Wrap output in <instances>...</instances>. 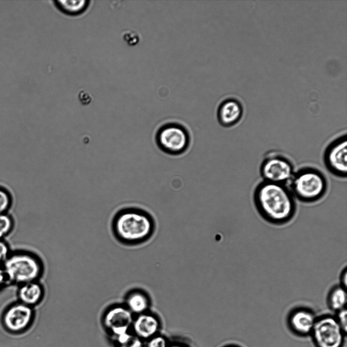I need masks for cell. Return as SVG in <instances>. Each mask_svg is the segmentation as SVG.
Listing matches in <instances>:
<instances>
[{
	"label": "cell",
	"instance_id": "cell-1",
	"mask_svg": "<svg viewBox=\"0 0 347 347\" xmlns=\"http://www.w3.org/2000/svg\"><path fill=\"white\" fill-rule=\"evenodd\" d=\"M253 201L260 215L273 224L288 222L296 210L295 198L284 184L263 180L254 190Z\"/></svg>",
	"mask_w": 347,
	"mask_h": 347
},
{
	"label": "cell",
	"instance_id": "cell-2",
	"mask_svg": "<svg viewBox=\"0 0 347 347\" xmlns=\"http://www.w3.org/2000/svg\"><path fill=\"white\" fill-rule=\"evenodd\" d=\"M154 228L151 214L135 206L121 208L115 213L111 222L114 236L118 241L126 245L136 244L147 240Z\"/></svg>",
	"mask_w": 347,
	"mask_h": 347
},
{
	"label": "cell",
	"instance_id": "cell-3",
	"mask_svg": "<svg viewBox=\"0 0 347 347\" xmlns=\"http://www.w3.org/2000/svg\"><path fill=\"white\" fill-rule=\"evenodd\" d=\"M2 267L9 286L17 287L40 280L45 270L44 263L38 254L22 249L12 251Z\"/></svg>",
	"mask_w": 347,
	"mask_h": 347
},
{
	"label": "cell",
	"instance_id": "cell-4",
	"mask_svg": "<svg viewBox=\"0 0 347 347\" xmlns=\"http://www.w3.org/2000/svg\"><path fill=\"white\" fill-rule=\"evenodd\" d=\"M290 190L300 202L310 203L321 200L328 189L325 174L315 167L306 166L295 172L290 181Z\"/></svg>",
	"mask_w": 347,
	"mask_h": 347
},
{
	"label": "cell",
	"instance_id": "cell-5",
	"mask_svg": "<svg viewBox=\"0 0 347 347\" xmlns=\"http://www.w3.org/2000/svg\"><path fill=\"white\" fill-rule=\"evenodd\" d=\"M345 334L335 317L324 315L317 318L310 335L316 347H343Z\"/></svg>",
	"mask_w": 347,
	"mask_h": 347
},
{
	"label": "cell",
	"instance_id": "cell-6",
	"mask_svg": "<svg viewBox=\"0 0 347 347\" xmlns=\"http://www.w3.org/2000/svg\"><path fill=\"white\" fill-rule=\"evenodd\" d=\"M155 141L164 152L171 155H178L184 152L190 143L187 130L176 122H167L157 130Z\"/></svg>",
	"mask_w": 347,
	"mask_h": 347
},
{
	"label": "cell",
	"instance_id": "cell-7",
	"mask_svg": "<svg viewBox=\"0 0 347 347\" xmlns=\"http://www.w3.org/2000/svg\"><path fill=\"white\" fill-rule=\"evenodd\" d=\"M260 172L263 180L286 184L292 179L295 172L292 162L285 156L274 153L262 161Z\"/></svg>",
	"mask_w": 347,
	"mask_h": 347
},
{
	"label": "cell",
	"instance_id": "cell-8",
	"mask_svg": "<svg viewBox=\"0 0 347 347\" xmlns=\"http://www.w3.org/2000/svg\"><path fill=\"white\" fill-rule=\"evenodd\" d=\"M134 318L133 314L123 303H115L104 310L102 324L113 339L130 332Z\"/></svg>",
	"mask_w": 347,
	"mask_h": 347
},
{
	"label": "cell",
	"instance_id": "cell-9",
	"mask_svg": "<svg viewBox=\"0 0 347 347\" xmlns=\"http://www.w3.org/2000/svg\"><path fill=\"white\" fill-rule=\"evenodd\" d=\"M347 137L341 135L334 139L326 147L323 161L328 171L340 178L347 175Z\"/></svg>",
	"mask_w": 347,
	"mask_h": 347
},
{
	"label": "cell",
	"instance_id": "cell-10",
	"mask_svg": "<svg viewBox=\"0 0 347 347\" xmlns=\"http://www.w3.org/2000/svg\"><path fill=\"white\" fill-rule=\"evenodd\" d=\"M35 316L34 308L17 301L5 308L2 321L4 327L9 332L19 333L30 326Z\"/></svg>",
	"mask_w": 347,
	"mask_h": 347
},
{
	"label": "cell",
	"instance_id": "cell-11",
	"mask_svg": "<svg viewBox=\"0 0 347 347\" xmlns=\"http://www.w3.org/2000/svg\"><path fill=\"white\" fill-rule=\"evenodd\" d=\"M161 321L155 314L147 311L134 318L131 329L133 333L145 341L160 333Z\"/></svg>",
	"mask_w": 347,
	"mask_h": 347
},
{
	"label": "cell",
	"instance_id": "cell-12",
	"mask_svg": "<svg viewBox=\"0 0 347 347\" xmlns=\"http://www.w3.org/2000/svg\"><path fill=\"white\" fill-rule=\"evenodd\" d=\"M317 317L314 312L305 308L293 310L289 315L288 325L290 330L300 337L310 335Z\"/></svg>",
	"mask_w": 347,
	"mask_h": 347
},
{
	"label": "cell",
	"instance_id": "cell-13",
	"mask_svg": "<svg viewBox=\"0 0 347 347\" xmlns=\"http://www.w3.org/2000/svg\"><path fill=\"white\" fill-rule=\"evenodd\" d=\"M17 301L34 308L44 300L46 290L39 281H34L21 284L17 287Z\"/></svg>",
	"mask_w": 347,
	"mask_h": 347
},
{
	"label": "cell",
	"instance_id": "cell-14",
	"mask_svg": "<svg viewBox=\"0 0 347 347\" xmlns=\"http://www.w3.org/2000/svg\"><path fill=\"white\" fill-rule=\"evenodd\" d=\"M216 115L219 123L225 127L237 124L243 115V108L240 103L234 99H228L218 106Z\"/></svg>",
	"mask_w": 347,
	"mask_h": 347
},
{
	"label": "cell",
	"instance_id": "cell-15",
	"mask_svg": "<svg viewBox=\"0 0 347 347\" xmlns=\"http://www.w3.org/2000/svg\"><path fill=\"white\" fill-rule=\"evenodd\" d=\"M123 304L133 315L148 311L150 300L147 294L141 290L135 289L128 292L123 298Z\"/></svg>",
	"mask_w": 347,
	"mask_h": 347
},
{
	"label": "cell",
	"instance_id": "cell-16",
	"mask_svg": "<svg viewBox=\"0 0 347 347\" xmlns=\"http://www.w3.org/2000/svg\"><path fill=\"white\" fill-rule=\"evenodd\" d=\"M347 295L346 289L337 286L333 288L328 297V304L330 308L336 312L346 308Z\"/></svg>",
	"mask_w": 347,
	"mask_h": 347
},
{
	"label": "cell",
	"instance_id": "cell-17",
	"mask_svg": "<svg viewBox=\"0 0 347 347\" xmlns=\"http://www.w3.org/2000/svg\"><path fill=\"white\" fill-rule=\"evenodd\" d=\"M89 1H55V5L62 13L70 15H77L85 11Z\"/></svg>",
	"mask_w": 347,
	"mask_h": 347
},
{
	"label": "cell",
	"instance_id": "cell-18",
	"mask_svg": "<svg viewBox=\"0 0 347 347\" xmlns=\"http://www.w3.org/2000/svg\"><path fill=\"white\" fill-rule=\"evenodd\" d=\"M118 347H145V341L131 332L113 338Z\"/></svg>",
	"mask_w": 347,
	"mask_h": 347
},
{
	"label": "cell",
	"instance_id": "cell-19",
	"mask_svg": "<svg viewBox=\"0 0 347 347\" xmlns=\"http://www.w3.org/2000/svg\"><path fill=\"white\" fill-rule=\"evenodd\" d=\"M15 223L8 213L0 214V240H5L14 228Z\"/></svg>",
	"mask_w": 347,
	"mask_h": 347
},
{
	"label": "cell",
	"instance_id": "cell-20",
	"mask_svg": "<svg viewBox=\"0 0 347 347\" xmlns=\"http://www.w3.org/2000/svg\"><path fill=\"white\" fill-rule=\"evenodd\" d=\"M12 204L11 194L7 189L0 186V214L8 213Z\"/></svg>",
	"mask_w": 347,
	"mask_h": 347
},
{
	"label": "cell",
	"instance_id": "cell-21",
	"mask_svg": "<svg viewBox=\"0 0 347 347\" xmlns=\"http://www.w3.org/2000/svg\"><path fill=\"white\" fill-rule=\"evenodd\" d=\"M145 347H168L170 343L168 338L160 333L145 341Z\"/></svg>",
	"mask_w": 347,
	"mask_h": 347
},
{
	"label": "cell",
	"instance_id": "cell-22",
	"mask_svg": "<svg viewBox=\"0 0 347 347\" xmlns=\"http://www.w3.org/2000/svg\"><path fill=\"white\" fill-rule=\"evenodd\" d=\"M123 40L129 45L134 46L139 41L138 34L133 30H125L122 33Z\"/></svg>",
	"mask_w": 347,
	"mask_h": 347
},
{
	"label": "cell",
	"instance_id": "cell-23",
	"mask_svg": "<svg viewBox=\"0 0 347 347\" xmlns=\"http://www.w3.org/2000/svg\"><path fill=\"white\" fill-rule=\"evenodd\" d=\"M12 250L5 240H0V266H2L7 260Z\"/></svg>",
	"mask_w": 347,
	"mask_h": 347
},
{
	"label": "cell",
	"instance_id": "cell-24",
	"mask_svg": "<svg viewBox=\"0 0 347 347\" xmlns=\"http://www.w3.org/2000/svg\"><path fill=\"white\" fill-rule=\"evenodd\" d=\"M78 98L82 105H88L92 100L91 94L85 89H81L78 91Z\"/></svg>",
	"mask_w": 347,
	"mask_h": 347
},
{
	"label": "cell",
	"instance_id": "cell-25",
	"mask_svg": "<svg viewBox=\"0 0 347 347\" xmlns=\"http://www.w3.org/2000/svg\"><path fill=\"white\" fill-rule=\"evenodd\" d=\"M337 316L335 317L339 324L342 328L343 330L346 332L347 328V312L346 308L337 312Z\"/></svg>",
	"mask_w": 347,
	"mask_h": 347
},
{
	"label": "cell",
	"instance_id": "cell-26",
	"mask_svg": "<svg viewBox=\"0 0 347 347\" xmlns=\"http://www.w3.org/2000/svg\"><path fill=\"white\" fill-rule=\"evenodd\" d=\"M8 281L2 266H0V291L9 286Z\"/></svg>",
	"mask_w": 347,
	"mask_h": 347
},
{
	"label": "cell",
	"instance_id": "cell-27",
	"mask_svg": "<svg viewBox=\"0 0 347 347\" xmlns=\"http://www.w3.org/2000/svg\"><path fill=\"white\" fill-rule=\"evenodd\" d=\"M340 281V286L346 289L347 285V271L346 269H345L341 273Z\"/></svg>",
	"mask_w": 347,
	"mask_h": 347
},
{
	"label": "cell",
	"instance_id": "cell-28",
	"mask_svg": "<svg viewBox=\"0 0 347 347\" xmlns=\"http://www.w3.org/2000/svg\"><path fill=\"white\" fill-rule=\"evenodd\" d=\"M168 347H189L187 345L180 342H173L170 343Z\"/></svg>",
	"mask_w": 347,
	"mask_h": 347
},
{
	"label": "cell",
	"instance_id": "cell-29",
	"mask_svg": "<svg viewBox=\"0 0 347 347\" xmlns=\"http://www.w3.org/2000/svg\"><path fill=\"white\" fill-rule=\"evenodd\" d=\"M225 347H239L237 345H228V346H226Z\"/></svg>",
	"mask_w": 347,
	"mask_h": 347
}]
</instances>
